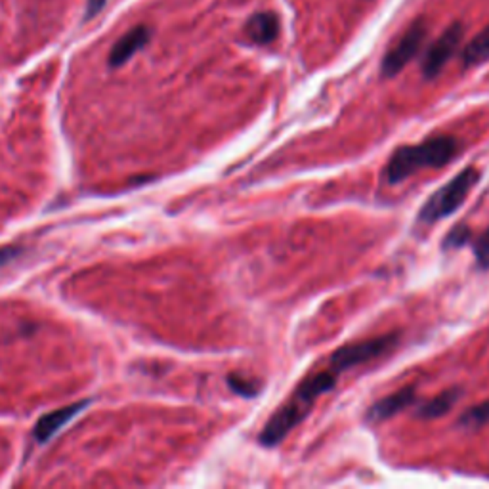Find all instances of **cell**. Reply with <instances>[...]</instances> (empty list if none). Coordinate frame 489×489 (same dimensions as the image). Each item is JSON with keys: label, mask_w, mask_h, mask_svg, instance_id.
Wrapping results in <instances>:
<instances>
[{"label": "cell", "mask_w": 489, "mask_h": 489, "mask_svg": "<svg viewBox=\"0 0 489 489\" xmlns=\"http://www.w3.org/2000/svg\"><path fill=\"white\" fill-rule=\"evenodd\" d=\"M471 239V229L465 228V226H457V228L453 229L451 233L446 237V241H444V245H446L447 248H458L463 247V245H466V241Z\"/></svg>", "instance_id": "2e32d148"}, {"label": "cell", "mask_w": 489, "mask_h": 489, "mask_svg": "<svg viewBox=\"0 0 489 489\" xmlns=\"http://www.w3.org/2000/svg\"><path fill=\"white\" fill-rule=\"evenodd\" d=\"M485 62H489V25L482 33H478L463 50V63L466 67Z\"/></svg>", "instance_id": "7c38bea8"}, {"label": "cell", "mask_w": 489, "mask_h": 489, "mask_svg": "<svg viewBox=\"0 0 489 489\" xmlns=\"http://www.w3.org/2000/svg\"><path fill=\"white\" fill-rule=\"evenodd\" d=\"M461 396H463V388H458V386L447 388V390L440 392L438 396H434L432 400H428L427 403H422L419 411H417V417H421V419H440L457 405Z\"/></svg>", "instance_id": "8fae6325"}, {"label": "cell", "mask_w": 489, "mask_h": 489, "mask_svg": "<svg viewBox=\"0 0 489 489\" xmlns=\"http://www.w3.org/2000/svg\"><path fill=\"white\" fill-rule=\"evenodd\" d=\"M458 142L453 136H432L422 143L402 145L394 151L384 167V182L396 186L422 168H441L458 153Z\"/></svg>", "instance_id": "7a4b0ae2"}, {"label": "cell", "mask_w": 489, "mask_h": 489, "mask_svg": "<svg viewBox=\"0 0 489 489\" xmlns=\"http://www.w3.org/2000/svg\"><path fill=\"white\" fill-rule=\"evenodd\" d=\"M463 37H465L463 25L453 23L447 27L446 31L441 33L440 37L436 38V43L428 48V52L424 54V60H422V75H424V79H434V77L440 75L444 65L451 60L453 54L461 46Z\"/></svg>", "instance_id": "8992f818"}, {"label": "cell", "mask_w": 489, "mask_h": 489, "mask_svg": "<svg viewBox=\"0 0 489 489\" xmlns=\"http://www.w3.org/2000/svg\"><path fill=\"white\" fill-rule=\"evenodd\" d=\"M480 176L482 174L476 167H468L461 170L457 176H453L446 186L436 189L428 197L427 203L422 204V209L419 211V222L436 224L444 218L451 216L453 212H457L466 201V197L471 195L472 189L476 187Z\"/></svg>", "instance_id": "3957f363"}, {"label": "cell", "mask_w": 489, "mask_h": 489, "mask_svg": "<svg viewBox=\"0 0 489 489\" xmlns=\"http://www.w3.org/2000/svg\"><path fill=\"white\" fill-rule=\"evenodd\" d=\"M149 37H151V31H149L145 25H138L134 29L123 35L119 38L115 46L111 48V54H109V65L111 67H121L124 63L128 62L138 50H142L145 44L149 43Z\"/></svg>", "instance_id": "9c48e42d"}, {"label": "cell", "mask_w": 489, "mask_h": 489, "mask_svg": "<svg viewBox=\"0 0 489 489\" xmlns=\"http://www.w3.org/2000/svg\"><path fill=\"white\" fill-rule=\"evenodd\" d=\"M88 405H90V400H82V402L71 403V405H65V407H60L56 411H52V413H46L44 417H40L37 427H35V438H37V441L46 444L54 434L60 432L71 419H75Z\"/></svg>", "instance_id": "ba28073f"}, {"label": "cell", "mask_w": 489, "mask_h": 489, "mask_svg": "<svg viewBox=\"0 0 489 489\" xmlns=\"http://www.w3.org/2000/svg\"><path fill=\"white\" fill-rule=\"evenodd\" d=\"M489 422V400L468 407L458 419V427L465 430H478Z\"/></svg>", "instance_id": "4fadbf2b"}, {"label": "cell", "mask_w": 489, "mask_h": 489, "mask_svg": "<svg viewBox=\"0 0 489 489\" xmlns=\"http://www.w3.org/2000/svg\"><path fill=\"white\" fill-rule=\"evenodd\" d=\"M104 4H106V0H88L87 16H84V19H90L94 18V16H98V13L101 12Z\"/></svg>", "instance_id": "ac0fdd59"}, {"label": "cell", "mask_w": 489, "mask_h": 489, "mask_svg": "<svg viewBox=\"0 0 489 489\" xmlns=\"http://www.w3.org/2000/svg\"><path fill=\"white\" fill-rule=\"evenodd\" d=\"M417 397V388L415 386H403L400 390H396L390 396L383 397L367 409L366 419L371 424H378V422L388 421L390 417L397 415L400 411H403L405 407H409L411 403L415 402Z\"/></svg>", "instance_id": "52a82bcc"}, {"label": "cell", "mask_w": 489, "mask_h": 489, "mask_svg": "<svg viewBox=\"0 0 489 489\" xmlns=\"http://www.w3.org/2000/svg\"><path fill=\"white\" fill-rule=\"evenodd\" d=\"M428 27L424 23V19H417L415 23L409 27L405 35H403L397 44L392 50H388V54L383 60V75L384 77H396L405 65H407L413 57L419 54L424 38H427Z\"/></svg>", "instance_id": "5b68a950"}, {"label": "cell", "mask_w": 489, "mask_h": 489, "mask_svg": "<svg viewBox=\"0 0 489 489\" xmlns=\"http://www.w3.org/2000/svg\"><path fill=\"white\" fill-rule=\"evenodd\" d=\"M228 386L231 388V392H236L237 396L241 397H256L258 392H260V383L258 380L243 377V375H237V373L228 375Z\"/></svg>", "instance_id": "5bb4252c"}, {"label": "cell", "mask_w": 489, "mask_h": 489, "mask_svg": "<svg viewBox=\"0 0 489 489\" xmlns=\"http://www.w3.org/2000/svg\"><path fill=\"white\" fill-rule=\"evenodd\" d=\"M21 253H23V248L19 247H2L0 248V266H6V264L13 262Z\"/></svg>", "instance_id": "e0dca14e"}, {"label": "cell", "mask_w": 489, "mask_h": 489, "mask_svg": "<svg viewBox=\"0 0 489 489\" xmlns=\"http://www.w3.org/2000/svg\"><path fill=\"white\" fill-rule=\"evenodd\" d=\"M474 256H476L478 264L483 270H489V229H485L482 236H478L474 239Z\"/></svg>", "instance_id": "9a60e30c"}, {"label": "cell", "mask_w": 489, "mask_h": 489, "mask_svg": "<svg viewBox=\"0 0 489 489\" xmlns=\"http://www.w3.org/2000/svg\"><path fill=\"white\" fill-rule=\"evenodd\" d=\"M245 35L254 44H270L279 37V18L273 12H258L248 18Z\"/></svg>", "instance_id": "30bf717a"}, {"label": "cell", "mask_w": 489, "mask_h": 489, "mask_svg": "<svg viewBox=\"0 0 489 489\" xmlns=\"http://www.w3.org/2000/svg\"><path fill=\"white\" fill-rule=\"evenodd\" d=\"M397 341H400V334L388 333L383 334V336L369 339V341L352 342V344L341 346L333 356H331V359H329V367H331L334 373L348 371V369H352V367L367 363V361H371V359H377L380 358V356H384L386 352H390L392 348L397 344Z\"/></svg>", "instance_id": "277c9868"}, {"label": "cell", "mask_w": 489, "mask_h": 489, "mask_svg": "<svg viewBox=\"0 0 489 489\" xmlns=\"http://www.w3.org/2000/svg\"><path fill=\"white\" fill-rule=\"evenodd\" d=\"M339 373H334L331 367L325 371L312 373L298 384L297 390L292 392L291 397L287 400L278 411L273 413L272 419L266 422V427L260 432V444L264 447H275L285 440L287 436L297 428L300 422L308 417L312 405L325 392L333 390L336 384Z\"/></svg>", "instance_id": "6da1fadb"}]
</instances>
